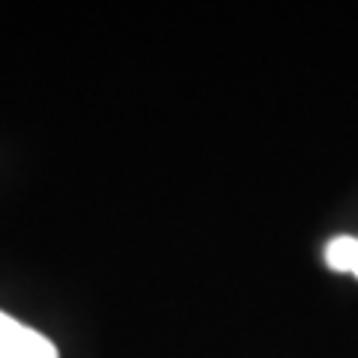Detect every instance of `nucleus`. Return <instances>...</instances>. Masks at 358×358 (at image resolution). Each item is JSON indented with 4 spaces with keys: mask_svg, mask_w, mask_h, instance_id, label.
Instances as JSON below:
<instances>
[{
    "mask_svg": "<svg viewBox=\"0 0 358 358\" xmlns=\"http://www.w3.org/2000/svg\"><path fill=\"white\" fill-rule=\"evenodd\" d=\"M0 358H60L42 331L24 326L15 317L0 310Z\"/></svg>",
    "mask_w": 358,
    "mask_h": 358,
    "instance_id": "nucleus-1",
    "label": "nucleus"
},
{
    "mask_svg": "<svg viewBox=\"0 0 358 358\" xmlns=\"http://www.w3.org/2000/svg\"><path fill=\"white\" fill-rule=\"evenodd\" d=\"M326 263L334 272L358 278V236H334L326 245Z\"/></svg>",
    "mask_w": 358,
    "mask_h": 358,
    "instance_id": "nucleus-2",
    "label": "nucleus"
}]
</instances>
